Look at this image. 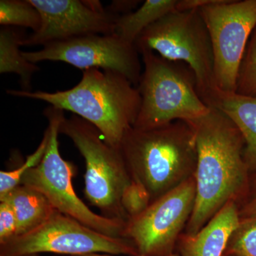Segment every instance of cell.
<instances>
[{"label":"cell","instance_id":"17","mask_svg":"<svg viewBox=\"0 0 256 256\" xmlns=\"http://www.w3.org/2000/svg\"><path fill=\"white\" fill-rule=\"evenodd\" d=\"M24 36L21 32L12 26H2L0 30V74H18L24 92H31L32 78L40 70L36 64L23 56L20 47Z\"/></svg>","mask_w":256,"mask_h":256},{"label":"cell","instance_id":"23","mask_svg":"<svg viewBox=\"0 0 256 256\" xmlns=\"http://www.w3.org/2000/svg\"><path fill=\"white\" fill-rule=\"evenodd\" d=\"M18 235V220L12 206L6 200L0 201V245Z\"/></svg>","mask_w":256,"mask_h":256},{"label":"cell","instance_id":"11","mask_svg":"<svg viewBox=\"0 0 256 256\" xmlns=\"http://www.w3.org/2000/svg\"><path fill=\"white\" fill-rule=\"evenodd\" d=\"M31 63L65 62L82 70L100 68L124 75L138 87L142 65L136 45L114 34H88L52 42L36 52H22Z\"/></svg>","mask_w":256,"mask_h":256},{"label":"cell","instance_id":"5","mask_svg":"<svg viewBox=\"0 0 256 256\" xmlns=\"http://www.w3.org/2000/svg\"><path fill=\"white\" fill-rule=\"evenodd\" d=\"M134 45L139 53L151 50L166 60L188 65L196 76L200 97L212 107L220 90L216 86L210 35L200 10L165 15L143 31Z\"/></svg>","mask_w":256,"mask_h":256},{"label":"cell","instance_id":"16","mask_svg":"<svg viewBox=\"0 0 256 256\" xmlns=\"http://www.w3.org/2000/svg\"><path fill=\"white\" fill-rule=\"evenodd\" d=\"M178 3V0H146L136 11L118 15L114 34L134 44L146 28L165 15L176 11Z\"/></svg>","mask_w":256,"mask_h":256},{"label":"cell","instance_id":"25","mask_svg":"<svg viewBox=\"0 0 256 256\" xmlns=\"http://www.w3.org/2000/svg\"><path fill=\"white\" fill-rule=\"evenodd\" d=\"M79 256H120L110 255V254H88V255ZM180 256L176 255V254H172V255H170V256Z\"/></svg>","mask_w":256,"mask_h":256},{"label":"cell","instance_id":"8","mask_svg":"<svg viewBox=\"0 0 256 256\" xmlns=\"http://www.w3.org/2000/svg\"><path fill=\"white\" fill-rule=\"evenodd\" d=\"M44 252L65 256L92 254L138 256L129 239L96 232L57 210L32 232L0 245V256H2Z\"/></svg>","mask_w":256,"mask_h":256},{"label":"cell","instance_id":"19","mask_svg":"<svg viewBox=\"0 0 256 256\" xmlns=\"http://www.w3.org/2000/svg\"><path fill=\"white\" fill-rule=\"evenodd\" d=\"M224 255L256 256V216L240 218L230 234Z\"/></svg>","mask_w":256,"mask_h":256},{"label":"cell","instance_id":"9","mask_svg":"<svg viewBox=\"0 0 256 256\" xmlns=\"http://www.w3.org/2000/svg\"><path fill=\"white\" fill-rule=\"evenodd\" d=\"M200 10L210 33L216 86L234 94L239 66L256 26V0H218Z\"/></svg>","mask_w":256,"mask_h":256},{"label":"cell","instance_id":"13","mask_svg":"<svg viewBox=\"0 0 256 256\" xmlns=\"http://www.w3.org/2000/svg\"><path fill=\"white\" fill-rule=\"evenodd\" d=\"M239 222L236 202H229L198 233L184 236L180 256H224L230 234Z\"/></svg>","mask_w":256,"mask_h":256},{"label":"cell","instance_id":"21","mask_svg":"<svg viewBox=\"0 0 256 256\" xmlns=\"http://www.w3.org/2000/svg\"><path fill=\"white\" fill-rule=\"evenodd\" d=\"M46 146V138L44 136L41 144L36 151L28 156L21 166L10 171L0 172V200L6 196L10 192L21 184L23 176L28 170L35 168L41 161Z\"/></svg>","mask_w":256,"mask_h":256},{"label":"cell","instance_id":"26","mask_svg":"<svg viewBox=\"0 0 256 256\" xmlns=\"http://www.w3.org/2000/svg\"><path fill=\"white\" fill-rule=\"evenodd\" d=\"M40 256L38 254H28V255H22V256Z\"/></svg>","mask_w":256,"mask_h":256},{"label":"cell","instance_id":"2","mask_svg":"<svg viewBox=\"0 0 256 256\" xmlns=\"http://www.w3.org/2000/svg\"><path fill=\"white\" fill-rule=\"evenodd\" d=\"M8 95L44 101L50 106L70 111L95 126L112 148L120 144L133 127L141 105L139 90L122 74L90 68L84 70L75 86L54 92L8 90Z\"/></svg>","mask_w":256,"mask_h":256},{"label":"cell","instance_id":"27","mask_svg":"<svg viewBox=\"0 0 256 256\" xmlns=\"http://www.w3.org/2000/svg\"></svg>","mask_w":256,"mask_h":256},{"label":"cell","instance_id":"24","mask_svg":"<svg viewBox=\"0 0 256 256\" xmlns=\"http://www.w3.org/2000/svg\"><path fill=\"white\" fill-rule=\"evenodd\" d=\"M240 218H248L256 216V186L255 192L250 200L242 210H239Z\"/></svg>","mask_w":256,"mask_h":256},{"label":"cell","instance_id":"14","mask_svg":"<svg viewBox=\"0 0 256 256\" xmlns=\"http://www.w3.org/2000/svg\"><path fill=\"white\" fill-rule=\"evenodd\" d=\"M212 107L222 110L238 128L245 141L248 168L256 171V98L218 92Z\"/></svg>","mask_w":256,"mask_h":256},{"label":"cell","instance_id":"28","mask_svg":"<svg viewBox=\"0 0 256 256\" xmlns=\"http://www.w3.org/2000/svg\"><path fill=\"white\" fill-rule=\"evenodd\" d=\"M224 256H226V255H224Z\"/></svg>","mask_w":256,"mask_h":256},{"label":"cell","instance_id":"1","mask_svg":"<svg viewBox=\"0 0 256 256\" xmlns=\"http://www.w3.org/2000/svg\"><path fill=\"white\" fill-rule=\"evenodd\" d=\"M210 108L206 116L188 122L194 131L197 164L196 201L188 235L198 233L227 204L236 202L248 185L242 132L222 110Z\"/></svg>","mask_w":256,"mask_h":256},{"label":"cell","instance_id":"3","mask_svg":"<svg viewBox=\"0 0 256 256\" xmlns=\"http://www.w3.org/2000/svg\"><path fill=\"white\" fill-rule=\"evenodd\" d=\"M119 150L131 178L146 188L152 202L194 176L196 140L185 121L149 130L131 128Z\"/></svg>","mask_w":256,"mask_h":256},{"label":"cell","instance_id":"22","mask_svg":"<svg viewBox=\"0 0 256 256\" xmlns=\"http://www.w3.org/2000/svg\"><path fill=\"white\" fill-rule=\"evenodd\" d=\"M151 202L150 195L146 188L134 180L124 188L121 198V205L127 216L128 220L141 214L150 205Z\"/></svg>","mask_w":256,"mask_h":256},{"label":"cell","instance_id":"15","mask_svg":"<svg viewBox=\"0 0 256 256\" xmlns=\"http://www.w3.org/2000/svg\"><path fill=\"white\" fill-rule=\"evenodd\" d=\"M3 200L9 202L14 210L18 220L16 236L40 226L56 210L43 194L22 184L0 201Z\"/></svg>","mask_w":256,"mask_h":256},{"label":"cell","instance_id":"12","mask_svg":"<svg viewBox=\"0 0 256 256\" xmlns=\"http://www.w3.org/2000/svg\"><path fill=\"white\" fill-rule=\"evenodd\" d=\"M41 15L36 32L25 36L22 46H44L88 34H114L119 14L96 11L86 1L30 0Z\"/></svg>","mask_w":256,"mask_h":256},{"label":"cell","instance_id":"7","mask_svg":"<svg viewBox=\"0 0 256 256\" xmlns=\"http://www.w3.org/2000/svg\"><path fill=\"white\" fill-rule=\"evenodd\" d=\"M60 134L70 138L85 160L88 201L104 216L127 222L121 198L132 178L120 150L109 146L95 126L77 116L62 118Z\"/></svg>","mask_w":256,"mask_h":256},{"label":"cell","instance_id":"10","mask_svg":"<svg viewBox=\"0 0 256 256\" xmlns=\"http://www.w3.org/2000/svg\"><path fill=\"white\" fill-rule=\"evenodd\" d=\"M196 194L194 176L152 202L141 214L126 222L124 237L132 242L138 256L173 254L175 242L193 212Z\"/></svg>","mask_w":256,"mask_h":256},{"label":"cell","instance_id":"20","mask_svg":"<svg viewBox=\"0 0 256 256\" xmlns=\"http://www.w3.org/2000/svg\"><path fill=\"white\" fill-rule=\"evenodd\" d=\"M235 94L256 98V26L239 66Z\"/></svg>","mask_w":256,"mask_h":256},{"label":"cell","instance_id":"4","mask_svg":"<svg viewBox=\"0 0 256 256\" xmlns=\"http://www.w3.org/2000/svg\"><path fill=\"white\" fill-rule=\"evenodd\" d=\"M143 70L138 86L141 105L133 128L149 130L174 121L192 122L210 112L197 90L196 76L182 62L143 50Z\"/></svg>","mask_w":256,"mask_h":256},{"label":"cell","instance_id":"6","mask_svg":"<svg viewBox=\"0 0 256 256\" xmlns=\"http://www.w3.org/2000/svg\"><path fill=\"white\" fill-rule=\"evenodd\" d=\"M48 126L44 132L46 146L38 164L28 170L22 180L26 185L41 192L56 210L72 217L101 234L124 237L126 222L94 213L76 193L73 178L76 168L63 159L58 149V136L64 110L50 106L44 110Z\"/></svg>","mask_w":256,"mask_h":256},{"label":"cell","instance_id":"18","mask_svg":"<svg viewBox=\"0 0 256 256\" xmlns=\"http://www.w3.org/2000/svg\"><path fill=\"white\" fill-rule=\"evenodd\" d=\"M0 24L2 26H22L36 32L41 15L30 0H1Z\"/></svg>","mask_w":256,"mask_h":256}]
</instances>
